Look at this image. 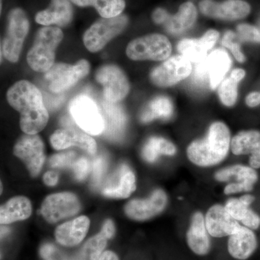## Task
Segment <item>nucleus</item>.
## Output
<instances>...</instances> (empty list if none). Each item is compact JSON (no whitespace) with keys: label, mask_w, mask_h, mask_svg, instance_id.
<instances>
[{"label":"nucleus","mask_w":260,"mask_h":260,"mask_svg":"<svg viewBox=\"0 0 260 260\" xmlns=\"http://www.w3.org/2000/svg\"><path fill=\"white\" fill-rule=\"evenodd\" d=\"M169 17L170 15L167 13V10L162 9V8H157L156 10H154L153 15H152L154 23L156 24H165Z\"/></svg>","instance_id":"nucleus-41"},{"label":"nucleus","mask_w":260,"mask_h":260,"mask_svg":"<svg viewBox=\"0 0 260 260\" xmlns=\"http://www.w3.org/2000/svg\"><path fill=\"white\" fill-rule=\"evenodd\" d=\"M107 238L102 233L88 239L78 254V260H99L107 244Z\"/></svg>","instance_id":"nucleus-32"},{"label":"nucleus","mask_w":260,"mask_h":260,"mask_svg":"<svg viewBox=\"0 0 260 260\" xmlns=\"http://www.w3.org/2000/svg\"><path fill=\"white\" fill-rule=\"evenodd\" d=\"M90 227L88 217L80 216L56 228L54 236L61 245L73 247L83 242Z\"/></svg>","instance_id":"nucleus-23"},{"label":"nucleus","mask_w":260,"mask_h":260,"mask_svg":"<svg viewBox=\"0 0 260 260\" xmlns=\"http://www.w3.org/2000/svg\"><path fill=\"white\" fill-rule=\"evenodd\" d=\"M205 219L207 230L210 236L215 238L229 237L242 226L221 205L212 206Z\"/></svg>","instance_id":"nucleus-17"},{"label":"nucleus","mask_w":260,"mask_h":260,"mask_svg":"<svg viewBox=\"0 0 260 260\" xmlns=\"http://www.w3.org/2000/svg\"><path fill=\"white\" fill-rule=\"evenodd\" d=\"M70 112L78 126L89 135L102 134L105 129L104 116L91 98L80 95L70 104Z\"/></svg>","instance_id":"nucleus-8"},{"label":"nucleus","mask_w":260,"mask_h":260,"mask_svg":"<svg viewBox=\"0 0 260 260\" xmlns=\"http://www.w3.org/2000/svg\"><path fill=\"white\" fill-rule=\"evenodd\" d=\"M232 66V59L223 49H215L203 61L196 64L193 80L200 85L215 89L221 83Z\"/></svg>","instance_id":"nucleus-6"},{"label":"nucleus","mask_w":260,"mask_h":260,"mask_svg":"<svg viewBox=\"0 0 260 260\" xmlns=\"http://www.w3.org/2000/svg\"><path fill=\"white\" fill-rule=\"evenodd\" d=\"M64 38L58 27L45 26L39 29L27 55V61L32 70L47 73L54 65L56 50Z\"/></svg>","instance_id":"nucleus-3"},{"label":"nucleus","mask_w":260,"mask_h":260,"mask_svg":"<svg viewBox=\"0 0 260 260\" xmlns=\"http://www.w3.org/2000/svg\"><path fill=\"white\" fill-rule=\"evenodd\" d=\"M219 38V32L209 30L200 39H185L178 44L177 49L183 56L191 62H200L208 56V51L212 49Z\"/></svg>","instance_id":"nucleus-19"},{"label":"nucleus","mask_w":260,"mask_h":260,"mask_svg":"<svg viewBox=\"0 0 260 260\" xmlns=\"http://www.w3.org/2000/svg\"><path fill=\"white\" fill-rule=\"evenodd\" d=\"M105 167V160L102 157H98L94 160L92 169V179L95 185H98L100 183Z\"/></svg>","instance_id":"nucleus-39"},{"label":"nucleus","mask_w":260,"mask_h":260,"mask_svg":"<svg viewBox=\"0 0 260 260\" xmlns=\"http://www.w3.org/2000/svg\"><path fill=\"white\" fill-rule=\"evenodd\" d=\"M32 213L30 200L23 196L15 197L0 208V223L6 225L25 220Z\"/></svg>","instance_id":"nucleus-24"},{"label":"nucleus","mask_w":260,"mask_h":260,"mask_svg":"<svg viewBox=\"0 0 260 260\" xmlns=\"http://www.w3.org/2000/svg\"><path fill=\"white\" fill-rule=\"evenodd\" d=\"M246 104L248 107H256L260 104V93L252 92L246 98Z\"/></svg>","instance_id":"nucleus-44"},{"label":"nucleus","mask_w":260,"mask_h":260,"mask_svg":"<svg viewBox=\"0 0 260 260\" xmlns=\"http://www.w3.org/2000/svg\"><path fill=\"white\" fill-rule=\"evenodd\" d=\"M197 17L198 11L194 4L187 2L179 7L177 14L169 17L165 23V26L171 34H181L194 25Z\"/></svg>","instance_id":"nucleus-26"},{"label":"nucleus","mask_w":260,"mask_h":260,"mask_svg":"<svg viewBox=\"0 0 260 260\" xmlns=\"http://www.w3.org/2000/svg\"><path fill=\"white\" fill-rule=\"evenodd\" d=\"M238 36L244 42L260 43V30L249 24H240L237 26Z\"/></svg>","instance_id":"nucleus-35"},{"label":"nucleus","mask_w":260,"mask_h":260,"mask_svg":"<svg viewBox=\"0 0 260 260\" xmlns=\"http://www.w3.org/2000/svg\"><path fill=\"white\" fill-rule=\"evenodd\" d=\"M81 8L93 7L102 18H110L120 15L126 6L125 0H70Z\"/></svg>","instance_id":"nucleus-29"},{"label":"nucleus","mask_w":260,"mask_h":260,"mask_svg":"<svg viewBox=\"0 0 260 260\" xmlns=\"http://www.w3.org/2000/svg\"><path fill=\"white\" fill-rule=\"evenodd\" d=\"M90 68V64L85 59H81L75 65L66 63L54 64L45 73L49 90L52 93H60L69 90L88 75Z\"/></svg>","instance_id":"nucleus-9"},{"label":"nucleus","mask_w":260,"mask_h":260,"mask_svg":"<svg viewBox=\"0 0 260 260\" xmlns=\"http://www.w3.org/2000/svg\"><path fill=\"white\" fill-rule=\"evenodd\" d=\"M172 50V44L165 36L154 34L132 41L126 54L134 61H162L170 56Z\"/></svg>","instance_id":"nucleus-7"},{"label":"nucleus","mask_w":260,"mask_h":260,"mask_svg":"<svg viewBox=\"0 0 260 260\" xmlns=\"http://www.w3.org/2000/svg\"><path fill=\"white\" fill-rule=\"evenodd\" d=\"M81 205L76 195L70 192L56 193L48 196L43 203L42 214L49 223H56L73 216L80 211Z\"/></svg>","instance_id":"nucleus-13"},{"label":"nucleus","mask_w":260,"mask_h":260,"mask_svg":"<svg viewBox=\"0 0 260 260\" xmlns=\"http://www.w3.org/2000/svg\"><path fill=\"white\" fill-rule=\"evenodd\" d=\"M8 104L20 113V129L25 134L37 135L47 126L49 113L40 90L27 80H20L7 93Z\"/></svg>","instance_id":"nucleus-1"},{"label":"nucleus","mask_w":260,"mask_h":260,"mask_svg":"<svg viewBox=\"0 0 260 260\" xmlns=\"http://www.w3.org/2000/svg\"><path fill=\"white\" fill-rule=\"evenodd\" d=\"M191 61L185 56L176 55L152 70L150 78L154 85L161 88L173 86L190 75Z\"/></svg>","instance_id":"nucleus-11"},{"label":"nucleus","mask_w":260,"mask_h":260,"mask_svg":"<svg viewBox=\"0 0 260 260\" xmlns=\"http://www.w3.org/2000/svg\"><path fill=\"white\" fill-rule=\"evenodd\" d=\"M202 13L211 18L227 20L246 18L251 11L250 5L242 0H226L215 3L211 0H203L200 3Z\"/></svg>","instance_id":"nucleus-16"},{"label":"nucleus","mask_w":260,"mask_h":260,"mask_svg":"<svg viewBox=\"0 0 260 260\" xmlns=\"http://www.w3.org/2000/svg\"><path fill=\"white\" fill-rule=\"evenodd\" d=\"M103 116L105 121L106 135L112 139H118L124 133L126 116L124 111L116 103L104 102L102 104Z\"/></svg>","instance_id":"nucleus-25"},{"label":"nucleus","mask_w":260,"mask_h":260,"mask_svg":"<svg viewBox=\"0 0 260 260\" xmlns=\"http://www.w3.org/2000/svg\"><path fill=\"white\" fill-rule=\"evenodd\" d=\"M128 23L129 18L125 15L99 19L84 34V45L90 52L102 50L108 43L125 29Z\"/></svg>","instance_id":"nucleus-5"},{"label":"nucleus","mask_w":260,"mask_h":260,"mask_svg":"<svg viewBox=\"0 0 260 260\" xmlns=\"http://www.w3.org/2000/svg\"><path fill=\"white\" fill-rule=\"evenodd\" d=\"M255 200L253 195H243L240 198H232L225 203V208L238 221H241L245 217L249 209V205Z\"/></svg>","instance_id":"nucleus-33"},{"label":"nucleus","mask_w":260,"mask_h":260,"mask_svg":"<svg viewBox=\"0 0 260 260\" xmlns=\"http://www.w3.org/2000/svg\"><path fill=\"white\" fill-rule=\"evenodd\" d=\"M73 170H74L75 178L78 181H83L88 173V162L86 158L81 157L75 160L73 164Z\"/></svg>","instance_id":"nucleus-38"},{"label":"nucleus","mask_w":260,"mask_h":260,"mask_svg":"<svg viewBox=\"0 0 260 260\" xmlns=\"http://www.w3.org/2000/svg\"><path fill=\"white\" fill-rule=\"evenodd\" d=\"M176 153L177 148L170 141L160 137H152L143 146L142 156L147 162H153L160 155L172 156Z\"/></svg>","instance_id":"nucleus-30"},{"label":"nucleus","mask_w":260,"mask_h":260,"mask_svg":"<svg viewBox=\"0 0 260 260\" xmlns=\"http://www.w3.org/2000/svg\"><path fill=\"white\" fill-rule=\"evenodd\" d=\"M231 134L229 128L221 121H215L210 126L203 139L190 143L186 150L188 158L200 167L217 165L226 158L231 148Z\"/></svg>","instance_id":"nucleus-2"},{"label":"nucleus","mask_w":260,"mask_h":260,"mask_svg":"<svg viewBox=\"0 0 260 260\" xmlns=\"http://www.w3.org/2000/svg\"><path fill=\"white\" fill-rule=\"evenodd\" d=\"M250 167L254 169L260 168V146L253 150L250 154L249 160Z\"/></svg>","instance_id":"nucleus-43"},{"label":"nucleus","mask_w":260,"mask_h":260,"mask_svg":"<svg viewBox=\"0 0 260 260\" xmlns=\"http://www.w3.org/2000/svg\"><path fill=\"white\" fill-rule=\"evenodd\" d=\"M76 154L74 152L58 153L51 157L50 165L54 168H67L73 167L75 160Z\"/></svg>","instance_id":"nucleus-36"},{"label":"nucleus","mask_w":260,"mask_h":260,"mask_svg":"<svg viewBox=\"0 0 260 260\" xmlns=\"http://www.w3.org/2000/svg\"><path fill=\"white\" fill-rule=\"evenodd\" d=\"M103 235L107 239H111L115 234V226L112 220H107L103 225L102 232Z\"/></svg>","instance_id":"nucleus-42"},{"label":"nucleus","mask_w":260,"mask_h":260,"mask_svg":"<svg viewBox=\"0 0 260 260\" xmlns=\"http://www.w3.org/2000/svg\"><path fill=\"white\" fill-rule=\"evenodd\" d=\"M99 260H119L115 253L112 251H106L102 254Z\"/></svg>","instance_id":"nucleus-48"},{"label":"nucleus","mask_w":260,"mask_h":260,"mask_svg":"<svg viewBox=\"0 0 260 260\" xmlns=\"http://www.w3.org/2000/svg\"><path fill=\"white\" fill-rule=\"evenodd\" d=\"M58 179H59L58 174L54 172H47L44 176V182L47 186L56 185L57 184Z\"/></svg>","instance_id":"nucleus-45"},{"label":"nucleus","mask_w":260,"mask_h":260,"mask_svg":"<svg viewBox=\"0 0 260 260\" xmlns=\"http://www.w3.org/2000/svg\"><path fill=\"white\" fill-rule=\"evenodd\" d=\"M236 178L237 182L228 184L224 189L225 194H236L242 191H250L258 180L257 172L253 168L244 165H234L219 170L215 174L217 181H229Z\"/></svg>","instance_id":"nucleus-14"},{"label":"nucleus","mask_w":260,"mask_h":260,"mask_svg":"<svg viewBox=\"0 0 260 260\" xmlns=\"http://www.w3.org/2000/svg\"><path fill=\"white\" fill-rule=\"evenodd\" d=\"M246 73L244 70L242 69H235L233 70L231 73V78H233L234 80L239 83L243 78L245 77Z\"/></svg>","instance_id":"nucleus-46"},{"label":"nucleus","mask_w":260,"mask_h":260,"mask_svg":"<svg viewBox=\"0 0 260 260\" xmlns=\"http://www.w3.org/2000/svg\"><path fill=\"white\" fill-rule=\"evenodd\" d=\"M209 235L203 214L201 212L193 214L186 235V243L189 249L197 255H207L211 249Z\"/></svg>","instance_id":"nucleus-20"},{"label":"nucleus","mask_w":260,"mask_h":260,"mask_svg":"<svg viewBox=\"0 0 260 260\" xmlns=\"http://www.w3.org/2000/svg\"><path fill=\"white\" fill-rule=\"evenodd\" d=\"M235 37V34L229 30V31L225 32V34H224L222 43H223V46L230 49L233 55L234 56V57L237 59L238 61L244 62L245 61L246 58L244 54H242V51H241L239 44L237 42H233V39Z\"/></svg>","instance_id":"nucleus-37"},{"label":"nucleus","mask_w":260,"mask_h":260,"mask_svg":"<svg viewBox=\"0 0 260 260\" xmlns=\"http://www.w3.org/2000/svg\"><path fill=\"white\" fill-rule=\"evenodd\" d=\"M238 83L233 78H228L220 83L218 95L220 101L226 107H232L237 102Z\"/></svg>","instance_id":"nucleus-34"},{"label":"nucleus","mask_w":260,"mask_h":260,"mask_svg":"<svg viewBox=\"0 0 260 260\" xmlns=\"http://www.w3.org/2000/svg\"><path fill=\"white\" fill-rule=\"evenodd\" d=\"M30 23L26 13L21 8L10 10L8 15L6 35L2 44V55L8 61L19 60L24 41L28 35Z\"/></svg>","instance_id":"nucleus-4"},{"label":"nucleus","mask_w":260,"mask_h":260,"mask_svg":"<svg viewBox=\"0 0 260 260\" xmlns=\"http://www.w3.org/2000/svg\"><path fill=\"white\" fill-rule=\"evenodd\" d=\"M8 231H9V229H7L6 227L2 226L1 227V237H4V236L5 235V234H7V233L8 232Z\"/></svg>","instance_id":"nucleus-49"},{"label":"nucleus","mask_w":260,"mask_h":260,"mask_svg":"<svg viewBox=\"0 0 260 260\" xmlns=\"http://www.w3.org/2000/svg\"><path fill=\"white\" fill-rule=\"evenodd\" d=\"M260 146V132L247 130L238 133L231 142V149L236 155L251 154L253 150Z\"/></svg>","instance_id":"nucleus-31"},{"label":"nucleus","mask_w":260,"mask_h":260,"mask_svg":"<svg viewBox=\"0 0 260 260\" xmlns=\"http://www.w3.org/2000/svg\"><path fill=\"white\" fill-rule=\"evenodd\" d=\"M257 245L255 234L249 228L242 225L237 232L229 236L228 251L234 259L246 260L254 254Z\"/></svg>","instance_id":"nucleus-22"},{"label":"nucleus","mask_w":260,"mask_h":260,"mask_svg":"<svg viewBox=\"0 0 260 260\" xmlns=\"http://www.w3.org/2000/svg\"><path fill=\"white\" fill-rule=\"evenodd\" d=\"M259 29H260V22H259Z\"/></svg>","instance_id":"nucleus-50"},{"label":"nucleus","mask_w":260,"mask_h":260,"mask_svg":"<svg viewBox=\"0 0 260 260\" xmlns=\"http://www.w3.org/2000/svg\"><path fill=\"white\" fill-rule=\"evenodd\" d=\"M13 152L23 160L31 177L39 175L46 158L44 144L39 135H23L15 143Z\"/></svg>","instance_id":"nucleus-12"},{"label":"nucleus","mask_w":260,"mask_h":260,"mask_svg":"<svg viewBox=\"0 0 260 260\" xmlns=\"http://www.w3.org/2000/svg\"><path fill=\"white\" fill-rule=\"evenodd\" d=\"M244 226L249 228L251 230H256L260 225V217L254 210L249 208L245 217L241 220Z\"/></svg>","instance_id":"nucleus-40"},{"label":"nucleus","mask_w":260,"mask_h":260,"mask_svg":"<svg viewBox=\"0 0 260 260\" xmlns=\"http://www.w3.org/2000/svg\"><path fill=\"white\" fill-rule=\"evenodd\" d=\"M95 78L102 85L103 93L107 102H120L129 93L130 85L127 77L115 64L103 65L98 69Z\"/></svg>","instance_id":"nucleus-10"},{"label":"nucleus","mask_w":260,"mask_h":260,"mask_svg":"<svg viewBox=\"0 0 260 260\" xmlns=\"http://www.w3.org/2000/svg\"><path fill=\"white\" fill-rule=\"evenodd\" d=\"M50 143L53 148L57 150L77 146L91 155L97 151L96 143L93 138L70 128L56 130L51 136Z\"/></svg>","instance_id":"nucleus-18"},{"label":"nucleus","mask_w":260,"mask_h":260,"mask_svg":"<svg viewBox=\"0 0 260 260\" xmlns=\"http://www.w3.org/2000/svg\"><path fill=\"white\" fill-rule=\"evenodd\" d=\"M119 180L114 186L106 187L103 194L108 198L125 199L129 198L136 189V179L134 173L126 164H123L119 169Z\"/></svg>","instance_id":"nucleus-27"},{"label":"nucleus","mask_w":260,"mask_h":260,"mask_svg":"<svg viewBox=\"0 0 260 260\" xmlns=\"http://www.w3.org/2000/svg\"><path fill=\"white\" fill-rule=\"evenodd\" d=\"M73 18V8L70 0H51L47 9L36 15L37 23L44 26L56 25L65 27L71 23Z\"/></svg>","instance_id":"nucleus-21"},{"label":"nucleus","mask_w":260,"mask_h":260,"mask_svg":"<svg viewBox=\"0 0 260 260\" xmlns=\"http://www.w3.org/2000/svg\"><path fill=\"white\" fill-rule=\"evenodd\" d=\"M167 195L162 189H156L145 200H133L125 205L124 211L128 218L143 221L156 216L165 209Z\"/></svg>","instance_id":"nucleus-15"},{"label":"nucleus","mask_w":260,"mask_h":260,"mask_svg":"<svg viewBox=\"0 0 260 260\" xmlns=\"http://www.w3.org/2000/svg\"><path fill=\"white\" fill-rule=\"evenodd\" d=\"M54 250V247L51 244H45L41 249V255L43 258H48Z\"/></svg>","instance_id":"nucleus-47"},{"label":"nucleus","mask_w":260,"mask_h":260,"mask_svg":"<svg viewBox=\"0 0 260 260\" xmlns=\"http://www.w3.org/2000/svg\"><path fill=\"white\" fill-rule=\"evenodd\" d=\"M174 106L168 97H155L142 112L140 119L143 123L150 122L155 119H167L172 116Z\"/></svg>","instance_id":"nucleus-28"}]
</instances>
